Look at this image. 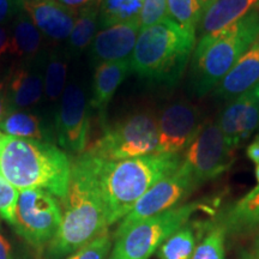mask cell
Listing matches in <instances>:
<instances>
[{
    "label": "cell",
    "instance_id": "8fae6325",
    "mask_svg": "<svg viewBox=\"0 0 259 259\" xmlns=\"http://www.w3.org/2000/svg\"><path fill=\"white\" fill-rule=\"evenodd\" d=\"M203 112L186 100H178L162 109L157 116V154L185 153L202 130Z\"/></svg>",
    "mask_w": 259,
    "mask_h": 259
},
{
    "label": "cell",
    "instance_id": "4fadbf2b",
    "mask_svg": "<svg viewBox=\"0 0 259 259\" xmlns=\"http://www.w3.org/2000/svg\"><path fill=\"white\" fill-rule=\"evenodd\" d=\"M218 124L232 150L244 144L259 128V101L253 89L227 102Z\"/></svg>",
    "mask_w": 259,
    "mask_h": 259
},
{
    "label": "cell",
    "instance_id": "4316f807",
    "mask_svg": "<svg viewBox=\"0 0 259 259\" xmlns=\"http://www.w3.org/2000/svg\"><path fill=\"white\" fill-rule=\"evenodd\" d=\"M67 74L66 54L59 51L53 52L48 58L46 76L44 79L45 94L50 101H56L63 95L65 90V79Z\"/></svg>",
    "mask_w": 259,
    "mask_h": 259
},
{
    "label": "cell",
    "instance_id": "e0dca14e",
    "mask_svg": "<svg viewBox=\"0 0 259 259\" xmlns=\"http://www.w3.org/2000/svg\"><path fill=\"white\" fill-rule=\"evenodd\" d=\"M5 88L10 111L29 108L41 100L44 77L36 67L23 64L11 71Z\"/></svg>",
    "mask_w": 259,
    "mask_h": 259
},
{
    "label": "cell",
    "instance_id": "9a60e30c",
    "mask_svg": "<svg viewBox=\"0 0 259 259\" xmlns=\"http://www.w3.org/2000/svg\"><path fill=\"white\" fill-rule=\"evenodd\" d=\"M23 10L42 35L54 41L69 38L78 15L77 10L67 8L58 0L23 2Z\"/></svg>",
    "mask_w": 259,
    "mask_h": 259
},
{
    "label": "cell",
    "instance_id": "cb8c5ba5",
    "mask_svg": "<svg viewBox=\"0 0 259 259\" xmlns=\"http://www.w3.org/2000/svg\"><path fill=\"white\" fill-rule=\"evenodd\" d=\"M143 0H101L99 28L105 29L138 21Z\"/></svg>",
    "mask_w": 259,
    "mask_h": 259
},
{
    "label": "cell",
    "instance_id": "f546056e",
    "mask_svg": "<svg viewBox=\"0 0 259 259\" xmlns=\"http://www.w3.org/2000/svg\"><path fill=\"white\" fill-rule=\"evenodd\" d=\"M19 196V190L12 185L0 173V216L10 225H14L16 205Z\"/></svg>",
    "mask_w": 259,
    "mask_h": 259
},
{
    "label": "cell",
    "instance_id": "60d3db41",
    "mask_svg": "<svg viewBox=\"0 0 259 259\" xmlns=\"http://www.w3.org/2000/svg\"><path fill=\"white\" fill-rule=\"evenodd\" d=\"M5 139H6V136L0 132V154H2L3 147H4V144H5Z\"/></svg>",
    "mask_w": 259,
    "mask_h": 259
},
{
    "label": "cell",
    "instance_id": "3957f363",
    "mask_svg": "<svg viewBox=\"0 0 259 259\" xmlns=\"http://www.w3.org/2000/svg\"><path fill=\"white\" fill-rule=\"evenodd\" d=\"M72 162L54 144L6 136L0 154V173L21 190L42 189L64 199Z\"/></svg>",
    "mask_w": 259,
    "mask_h": 259
},
{
    "label": "cell",
    "instance_id": "8992f818",
    "mask_svg": "<svg viewBox=\"0 0 259 259\" xmlns=\"http://www.w3.org/2000/svg\"><path fill=\"white\" fill-rule=\"evenodd\" d=\"M210 209L203 200H196L157 213L130 227L115 236L109 257L113 259H150L161 245L178 229L190 222L196 212Z\"/></svg>",
    "mask_w": 259,
    "mask_h": 259
},
{
    "label": "cell",
    "instance_id": "ab89813d",
    "mask_svg": "<svg viewBox=\"0 0 259 259\" xmlns=\"http://www.w3.org/2000/svg\"><path fill=\"white\" fill-rule=\"evenodd\" d=\"M240 259H255L253 257V254L251 253V252H247V251H244L240 255Z\"/></svg>",
    "mask_w": 259,
    "mask_h": 259
},
{
    "label": "cell",
    "instance_id": "f1b7e54d",
    "mask_svg": "<svg viewBox=\"0 0 259 259\" xmlns=\"http://www.w3.org/2000/svg\"><path fill=\"white\" fill-rule=\"evenodd\" d=\"M113 238L109 231L97 236L95 240L64 259H107L112 250Z\"/></svg>",
    "mask_w": 259,
    "mask_h": 259
},
{
    "label": "cell",
    "instance_id": "2e32d148",
    "mask_svg": "<svg viewBox=\"0 0 259 259\" xmlns=\"http://www.w3.org/2000/svg\"><path fill=\"white\" fill-rule=\"evenodd\" d=\"M258 83L259 38L242 54L212 93L219 100L228 102L253 89Z\"/></svg>",
    "mask_w": 259,
    "mask_h": 259
},
{
    "label": "cell",
    "instance_id": "277c9868",
    "mask_svg": "<svg viewBox=\"0 0 259 259\" xmlns=\"http://www.w3.org/2000/svg\"><path fill=\"white\" fill-rule=\"evenodd\" d=\"M197 35L170 18L142 29L131 56L132 71L148 82L174 87L192 58Z\"/></svg>",
    "mask_w": 259,
    "mask_h": 259
},
{
    "label": "cell",
    "instance_id": "8d00e7d4",
    "mask_svg": "<svg viewBox=\"0 0 259 259\" xmlns=\"http://www.w3.org/2000/svg\"><path fill=\"white\" fill-rule=\"evenodd\" d=\"M58 2L65 6H67V8L78 11V10L84 8L85 5H88L89 3H92L93 0H58Z\"/></svg>",
    "mask_w": 259,
    "mask_h": 259
},
{
    "label": "cell",
    "instance_id": "ac0fdd59",
    "mask_svg": "<svg viewBox=\"0 0 259 259\" xmlns=\"http://www.w3.org/2000/svg\"><path fill=\"white\" fill-rule=\"evenodd\" d=\"M132 72L131 59L108 61L96 66L93 79V94L90 105L103 120L107 107L126 77Z\"/></svg>",
    "mask_w": 259,
    "mask_h": 259
},
{
    "label": "cell",
    "instance_id": "5bb4252c",
    "mask_svg": "<svg viewBox=\"0 0 259 259\" xmlns=\"http://www.w3.org/2000/svg\"><path fill=\"white\" fill-rule=\"evenodd\" d=\"M139 31V19L101 29L90 45L92 61L99 65L131 59Z\"/></svg>",
    "mask_w": 259,
    "mask_h": 259
},
{
    "label": "cell",
    "instance_id": "6da1fadb",
    "mask_svg": "<svg viewBox=\"0 0 259 259\" xmlns=\"http://www.w3.org/2000/svg\"><path fill=\"white\" fill-rule=\"evenodd\" d=\"M61 210L60 228L48 245L50 259L66 258L108 231L94 158L87 151L72 162L69 190Z\"/></svg>",
    "mask_w": 259,
    "mask_h": 259
},
{
    "label": "cell",
    "instance_id": "44dd1931",
    "mask_svg": "<svg viewBox=\"0 0 259 259\" xmlns=\"http://www.w3.org/2000/svg\"><path fill=\"white\" fill-rule=\"evenodd\" d=\"M11 32V52L10 54L18 59L30 60L41 51L44 37L42 32L32 23L30 17L21 11L10 22Z\"/></svg>",
    "mask_w": 259,
    "mask_h": 259
},
{
    "label": "cell",
    "instance_id": "7c38bea8",
    "mask_svg": "<svg viewBox=\"0 0 259 259\" xmlns=\"http://www.w3.org/2000/svg\"><path fill=\"white\" fill-rule=\"evenodd\" d=\"M59 144L70 153L82 155L87 150L90 134V115L84 90L71 83L60 97L56 120Z\"/></svg>",
    "mask_w": 259,
    "mask_h": 259
},
{
    "label": "cell",
    "instance_id": "d4e9b609",
    "mask_svg": "<svg viewBox=\"0 0 259 259\" xmlns=\"http://www.w3.org/2000/svg\"><path fill=\"white\" fill-rule=\"evenodd\" d=\"M197 225L190 222L178 229L157 250L158 259H192L197 246Z\"/></svg>",
    "mask_w": 259,
    "mask_h": 259
},
{
    "label": "cell",
    "instance_id": "52a82bcc",
    "mask_svg": "<svg viewBox=\"0 0 259 259\" xmlns=\"http://www.w3.org/2000/svg\"><path fill=\"white\" fill-rule=\"evenodd\" d=\"M157 116L149 109L134 112L107 126L87 153L106 161H120L157 154Z\"/></svg>",
    "mask_w": 259,
    "mask_h": 259
},
{
    "label": "cell",
    "instance_id": "5b68a950",
    "mask_svg": "<svg viewBox=\"0 0 259 259\" xmlns=\"http://www.w3.org/2000/svg\"><path fill=\"white\" fill-rule=\"evenodd\" d=\"M259 38V11L231 27L198 38L191 58L189 87L197 97L213 92L236 61Z\"/></svg>",
    "mask_w": 259,
    "mask_h": 259
},
{
    "label": "cell",
    "instance_id": "b9f144b4",
    "mask_svg": "<svg viewBox=\"0 0 259 259\" xmlns=\"http://www.w3.org/2000/svg\"><path fill=\"white\" fill-rule=\"evenodd\" d=\"M254 177L255 180H257V185H259V164L254 166Z\"/></svg>",
    "mask_w": 259,
    "mask_h": 259
},
{
    "label": "cell",
    "instance_id": "ee69618b",
    "mask_svg": "<svg viewBox=\"0 0 259 259\" xmlns=\"http://www.w3.org/2000/svg\"><path fill=\"white\" fill-rule=\"evenodd\" d=\"M23 2H31V0H23Z\"/></svg>",
    "mask_w": 259,
    "mask_h": 259
},
{
    "label": "cell",
    "instance_id": "d6a6232c",
    "mask_svg": "<svg viewBox=\"0 0 259 259\" xmlns=\"http://www.w3.org/2000/svg\"><path fill=\"white\" fill-rule=\"evenodd\" d=\"M6 25H0V59L9 56L11 52V32L10 27Z\"/></svg>",
    "mask_w": 259,
    "mask_h": 259
},
{
    "label": "cell",
    "instance_id": "f35d334b",
    "mask_svg": "<svg viewBox=\"0 0 259 259\" xmlns=\"http://www.w3.org/2000/svg\"><path fill=\"white\" fill-rule=\"evenodd\" d=\"M255 259H259V236L255 239L253 242V246H252V250L250 251Z\"/></svg>",
    "mask_w": 259,
    "mask_h": 259
},
{
    "label": "cell",
    "instance_id": "7402d4cb",
    "mask_svg": "<svg viewBox=\"0 0 259 259\" xmlns=\"http://www.w3.org/2000/svg\"><path fill=\"white\" fill-rule=\"evenodd\" d=\"M0 132L11 137L35 139L51 143V134L37 115L22 109H12L0 121Z\"/></svg>",
    "mask_w": 259,
    "mask_h": 259
},
{
    "label": "cell",
    "instance_id": "4dcf8cb0",
    "mask_svg": "<svg viewBox=\"0 0 259 259\" xmlns=\"http://www.w3.org/2000/svg\"><path fill=\"white\" fill-rule=\"evenodd\" d=\"M166 18H168L167 0H143V6L139 15L141 30L160 23Z\"/></svg>",
    "mask_w": 259,
    "mask_h": 259
},
{
    "label": "cell",
    "instance_id": "7a4b0ae2",
    "mask_svg": "<svg viewBox=\"0 0 259 259\" xmlns=\"http://www.w3.org/2000/svg\"><path fill=\"white\" fill-rule=\"evenodd\" d=\"M93 158L109 227L121 221L144 193L183 162L180 154H151L120 161Z\"/></svg>",
    "mask_w": 259,
    "mask_h": 259
},
{
    "label": "cell",
    "instance_id": "7bdbcfd3",
    "mask_svg": "<svg viewBox=\"0 0 259 259\" xmlns=\"http://www.w3.org/2000/svg\"><path fill=\"white\" fill-rule=\"evenodd\" d=\"M253 92H254L255 96H257V99H258V101H259V83L253 88Z\"/></svg>",
    "mask_w": 259,
    "mask_h": 259
},
{
    "label": "cell",
    "instance_id": "74e56055",
    "mask_svg": "<svg viewBox=\"0 0 259 259\" xmlns=\"http://www.w3.org/2000/svg\"><path fill=\"white\" fill-rule=\"evenodd\" d=\"M197 2L199 3V5H200V8H202V10H203V12H205L206 10H208L210 6H211L213 3L216 2V0H197ZM204 15V14H203Z\"/></svg>",
    "mask_w": 259,
    "mask_h": 259
},
{
    "label": "cell",
    "instance_id": "1f68e13d",
    "mask_svg": "<svg viewBox=\"0 0 259 259\" xmlns=\"http://www.w3.org/2000/svg\"><path fill=\"white\" fill-rule=\"evenodd\" d=\"M23 11V0H0V25L9 24Z\"/></svg>",
    "mask_w": 259,
    "mask_h": 259
},
{
    "label": "cell",
    "instance_id": "603a6c76",
    "mask_svg": "<svg viewBox=\"0 0 259 259\" xmlns=\"http://www.w3.org/2000/svg\"><path fill=\"white\" fill-rule=\"evenodd\" d=\"M100 3L101 0H93L88 5L78 10L76 23L67 41L69 53L79 54L92 45L99 29Z\"/></svg>",
    "mask_w": 259,
    "mask_h": 259
},
{
    "label": "cell",
    "instance_id": "d590c367",
    "mask_svg": "<svg viewBox=\"0 0 259 259\" xmlns=\"http://www.w3.org/2000/svg\"><path fill=\"white\" fill-rule=\"evenodd\" d=\"M10 111L8 96H6V88L5 83L0 82V121L4 119V116L8 114Z\"/></svg>",
    "mask_w": 259,
    "mask_h": 259
},
{
    "label": "cell",
    "instance_id": "30bf717a",
    "mask_svg": "<svg viewBox=\"0 0 259 259\" xmlns=\"http://www.w3.org/2000/svg\"><path fill=\"white\" fill-rule=\"evenodd\" d=\"M198 187L185 167L180 164L174 173L161 179L139 198L131 211L120 221L114 238L136 223L180 205Z\"/></svg>",
    "mask_w": 259,
    "mask_h": 259
},
{
    "label": "cell",
    "instance_id": "ffe728a7",
    "mask_svg": "<svg viewBox=\"0 0 259 259\" xmlns=\"http://www.w3.org/2000/svg\"><path fill=\"white\" fill-rule=\"evenodd\" d=\"M218 221L228 234H241L259 229V185L223 211Z\"/></svg>",
    "mask_w": 259,
    "mask_h": 259
},
{
    "label": "cell",
    "instance_id": "83f0119b",
    "mask_svg": "<svg viewBox=\"0 0 259 259\" xmlns=\"http://www.w3.org/2000/svg\"><path fill=\"white\" fill-rule=\"evenodd\" d=\"M167 9L168 18L197 35V29L204 14L197 0H167Z\"/></svg>",
    "mask_w": 259,
    "mask_h": 259
},
{
    "label": "cell",
    "instance_id": "9c48e42d",
    "mask_svg": "<svg viewBox=\"0 0 259 259\" xmlns=\"http://www.w3.org/2000/svg\"><path fill=\"white\" fill-rule=\"evenodd\" d=\"M234 150L226 143L218 121H205L183 155V164L197 185L221 177L232 167Z\"/></svg>",
    "mask_w": 259,
    "mask_h": 259
},
{
    "label": "cell",
    "instance_id": "d6986e66",
    "mask_svg": "<svg viewBox=\"0 0 259 259\" xmlns=\"http://www.w3.org/2000/svg\"><path fill=\"white\" fill-rule=\"evenodd\" d=\"M253 11H259V0H216L204 12L197 35L200 38L221 31Z\"/></svg>",
    "mask_w": 259,
    "mask_h": 259
},
{
    "label": "cell",
    "instance_id": "836d02e7",
    "mask_svg": "<svg viewBox=\"0 0 259 259\" xmlns=\"http://www.w3.org/2000/svg\"><path fill=\"white\" fill-rule=\"evenodd\" d=\"M246 156L251 162H253L254 166L259 164V135L255 136L250 145L246 148Z\"/></svg>",
    "mask_w": 259,
    "mask_h": 259
},
{
    "label": "cell",
    "instance_id": "484cf974",
    "mask_svg": "<svg viewBox=\"0 0 259 259\" xmlns=\"http://www.w3.org/2000/svg\"><path fill=\"white\" fill-rule=\"evenodd\" d=\"M227 234L219 221L203 223V239L194 248L192 259H226Z\"/></svg>",
    "mask_w": 259,
    "mask_h": 259
},
{
    "label": "cell",
    "instance_id": "e575fe53",
    "mask_svg": "<svg viewBox=\"0 0 259 259\" xmlns=\"http://www.w3.org/2000/svg\"><path fill=\"white\" fill-rule=\"evenodd\" d=\"M0 259H15L11 245L0 232Z\"/></svg>",
    "mask_w": 259,
    "mask_h": 259
},
{
    "label": "cell",
    "instance_id": "f6af8a7d",
    "mask_svg": "<svg viewBox=\"0 0 259 259\" xmlns=\"http://www.w3.org/2000/svg\"><path fill=\"white\" fill-rule=\"evenodd\" d=\"M108 259H113V258H112V257H109V258H108Z\"/></svg>",
    "mask_w": 259,
    "mask_h": 259
},
{
    "label": "cell",
    "instance_id": "ba28073f",
    "mask_svg": "<svg viewBox=\"0 0 259 259\" xmlns=\"http://www.w3.org/2000/svg\"><path fill=\"white\" fill-rule=\"evenodd\" d=\"M63 210L54 194L42 189L19 191L12 227L25 241L41 250L57 235Z\"/></svg>",
    "mask_w": 259,
    "mask_h": 259
}]
</instances>
